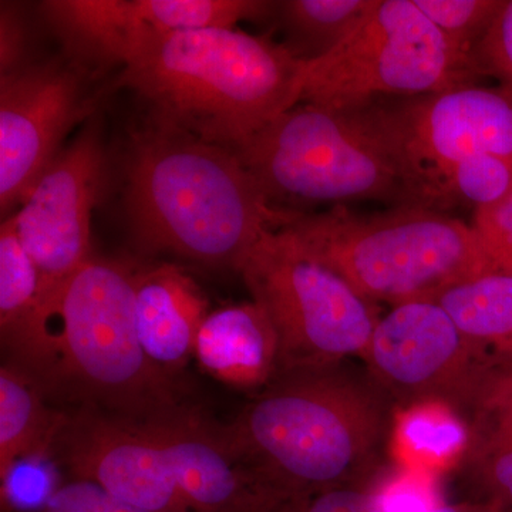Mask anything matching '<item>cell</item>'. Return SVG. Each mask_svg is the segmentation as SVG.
Instances as JSON below:
<instances>
[{
    "instance_id": "8992f818",
    "label": "cell",
    "mask_w": 512,
    "mask_h": 512,
    "mask_svg": "<svg viewBox=\"0 0 512 512\" xmlns=\"http://www.w3.org/2000/svg\"><path fill=\"white\" fill-rule=\"evenodd\" d=\"M235 153L275 210L362 201L407 205L396 161L363 106L301 101Z\"/></svg>"
},
{
    "instance_id": "f546056e",
    "label": "cell",
    "mask_w": 512,
    "mask_h": 512,
    "mask_svg": "<svg viewBox=\"0 0 512 512\" xmlns=\"http://www.w3.org/2000/svg\"><path fill=\"white\" fill-rule=\"evenodd\" d=\"M43 457L20 461L2 480V497L6 504L18 508L45 507L52 491V474L42 464Z\"/></svg>"
},
{
    "instance_id": "44dd1931",
    "label": "cell",
    "mask_w": 512,
    "mask_h": 512,
    "mask_svg": "<svg viewBox=\"0 0 512 512\" xmlns=\"http://www.w3.org/2000/svg\"><path fill=\"white\" fill-rule=\"evenodd\" d=\"M436 302L473 348L512 360V276L490 274L447 289Z\"/></svg>"
},
{
    "instance_id": "5b68a950",
    "label": "cell",
    "mask_w": 512,
    "mask_h": 512,
    "mask_svg": "<svg viewBox=\"0 0 512 512\" xmlns=\"http://www.w3.org/2000/svg\"><path fill=\"white\" fill-rule=\"evenodd\" d=\"M282 228L372 303L437 301L453 286L498 274L471 224L429 208L295 212Z\"/></svg>"
},
{
    "instance_id": "9c48e42d",
    "label": "cell",
    "mask_w": 512,
    "mask_h": 512,
    "mask_svg": "<svg viewBox=\"0 0 512 512\" xmlns=\"http://www.w3.org/2000/svg\"><path fill=\"white\" fill-rule=\"evenodd\" d=\"M406 188L407 205L439 211L441 188L467 158L512 161V92L478 84L362 104Z\"/></svg>"
},
{
    "instance_id": "e0dca14e",
    "label": "cell",
    "mask_w": 512,
    "mask_h": 512,
    "mask_svg": "<svg viewBox=\"0 0 512 512\" xmlns=\"http://www.w3.org/2000/svg\"><path fill=\"white\" fill-rule=\"evenodd\" d=\"M463 410L471 417L461 464L497 503L512 505V365L491 366Z\"/></svg>"
},
{
    "instance_id": "ac0fdd59",
    "label": "cell",
    "mask_w": 512,
    "mask_h": 512,
    "mask_svg": "<svg viewBox=\"0 0 512 512\" xmlns=\"http://www.w3.org/2000/svg\"><path fill=\"white\" fill-rule=\"evenodd\" d=\"M468 443L466 417L444 400L403 404L393 414L389 451L402 470L436 478L461 464Z\"/></svg>"
},
{
    "instance_id": "6da1fadb",
    "label": "cell",
    "mask_w": 512,
    "mask_h": 512,
    "mask_svg": "<svg viewBox=\"0 0 512 512\" xmlns=\"http://www.w3.org/2000/svg\"><path fill=\"white\" fill-rule=\"evenodd\" d=\"M309 62L285 43L237 28L138 37L119 83L151 123L235 151L301 103Z\"/></svg>"
},
{
    "instance_id": "603a6c76",
    "label": "cell",
    "mask_w": 512,
    "mask_h": 512,
    "mask_svg": "<svg viewBox=\"0 0 512 512\" xmlns=\"http://www.w3.org/2000/svg\"><path fill=\"white\" fill-rule=\"evenodd\" d=\"M42 275L26 251L13 217L0 225V330L3 346L18 356L35 319Z\"/></svg>"
},
{
    "instance_id": "d6986e66",
    "label": "cell",
    "mask_w": 512,
    "mask_h": 512,
    "mask_svg": "<svg viewBox=\"0 0 512 512\" xmlns=\"http://www.w3.org/2000/svg\"><path fill=\"white\" fill-rule=\"evenodd\" d=\"M40 10L73 55L87 62L123 66L148 30L137 19L133 0H47Z\"/></svg>"
},
{
    "instance_id": "2e32d148",
    "label": "cell",
    "mask_w": 512,
    "mask_h": 512,
    "mask_svg": "<svg viewBox=\"0 0 512 512\" xmlns=\"http://www.w3.org/2000/svg\"><path fill=\"white\" fill-rule=\"evenodd\" d=\"M194 356L212 377L242 389L265 386L279 375L275 330L255 302L208 313L198 330Z\"/></svg>"
},
{
    "instance_id": "3957f363",
    "label": "cell",
    "mask_w": 512,
    "mask_h": 512,
    "mask_svg": "<svg viewBox=\"0 0 512 512\" xmlns=\"http://www.w3.org/2000/svg\"><path fill=\"white\" fill-rule=\"evenodd\" d=\"M136 269L90 258L67 281L42 293L20 369L46 389L72 392L87 409L144 420L178 406L170 377L138 336Z\"/></svg>"
},
{
    "instance_id": "d6a6232c",
    "label": "cell",
    "mask_w": 512,
    "mask_h": 512,
    "mask_svg": "<svg viewBox=\"0 0 512 512\" xmlns=\"http://www.w3.org/2000/svg\"><path fill=\"white\" fill-rule=\"evenodd\" d=\"M433 512H485L480 510H474V508L467 507H454V505L440 504Z\"/></svg>"
},
{
    "instance_id": "f1b7e54d",
    "label": "cell",
    "mask_w": 512,
    "mask_h": 512,
    "mask_svg": "<svg viewBox=\"0 0 512 512\" xmlns=\"http://www.w3.org/2000/svg\"><path fill=\"white\" fill-rule=\"evenodd\" d=\"M478 70L512 92V0H503L493 25L474 50Z\"/></svg>"
},
{
    "instance_id": "9a60e30c",
    "label": "cell",
    "mask_w": 512,
    "mask_h": 512,
    "mask_svg": "<svg viewBox=\"0 0 512 512\" xmlns=\"http://www.w3.org/2000/svg\"><path fill=\"white\" fill-rule=\"evenodd\" d=\"M134 309L144 352L164 372L194 355L198 330L210 313L197 282L171 264L136 269Z\"/></svg>"
},
{
    "instance_id": "4dcf8cb0",
    "label": "cell",
    "mask_w": 512,
    "mask_h": 512,
    "mask_svg": "<svg viewBox=\"0 0 512 512\" xmlns=\"http://www.w3.org/2000/svg\"><path fill=\"white\" fill-rule=\"evenodd\" d=\"M43 512H147L111 497L96 484L74 480L57 488Z\"/></svg>"
},
{
    "instance_id": "4316f807",
    "label": "cell",
    "mask_w": 512,
    "mask_h": 512,
    "mask_svg": "<svg viewBox=\"0 0 512 512\" xmlns=\"http://www.w3.org/2000/svg\"><path fill=\"white\" fill-rule=\"evenodd\" d=\"M266 512H390L377 488L356 485L286 498Z\"/></svg>"
},
{
    "instance_id": "30bf717a",
    "label": "cell",
    "mask_w": 512,
    "mask_h": 512,
    "mask_svg": "<svg viewBox=\"0 0 512 512\" xmlns=\"http://www.w3.org/2000/svg\"><path fill=\"white\" fill-rule=\"evenodd\" d=\"M74 64L29 63L0 76V208L20 207L63 150L70 131L96 106Z\"/></svg>"
},
{
    "instance_id": "5bb4252c",
    "label": "cell",
    "mask_w": 512,
    "mask_h": 512,
    "mask_svg": "<svg viewBox=\"0 0 512 512\" xmlns=\"http://www.w3.org/2000/svg\"><path fill=\"white\" fill-rule=\"evenodd\" d=\"M141 421L192 511L266 512L285 500L239 456L225 427L181 406Z\"/></svg>"
},
{
    "instance_id": "ba28073f",
    "label": "cell",
    "mask_w": 512,
    "mask_h": 512,
    "mask_svg": "<svg viewBox=\"0 0 512 512\" xmlns=\"http://www.w3.org/2000/svg\"><path fill=\"white\" fill-rule=\"evenodd\" d=\"M483 74L417 8L414 0H377L336 49L309 62L303 103L360 106L477 84Z\"/></svg>"
},
{
    "instance_id": "7a4b0ae2",
    "label": "cell",
    "mask_w": 512,
    "mask_h": 512,
    "mask_svg": "<svg viewBox=\"0 0 512 512\" xmlns=\"http://www.w3.org/2000/svg\"><path fill=\"white\" fill-rule=\"evenodd\" d=\"M124 204L138 247L239 271L275 210L235 151L151 123L133 138Z\"/></svg>"
},
{
    "instance_id": "277c9868",
    "label": "cell",
    "mask_w": 512,
    "mask_h": 512,
    "mask_svg": "<svg viewBox=\"0 0 512 512\" xmlns=\"http://www.w3.org/2000/svg\"><path fill=\"white\" fill-rule=\"evenodd\" d=\"M225 430L286 500L359 483L375 466L387 420L366 387L330 367L279 375Z\"/></svg>"
},
{
    "instance_id": "484cf974",
    "label": "cell",
    "mask_w": 512,
    "mask_h": 512,
    "mask_svg": "<svg viewBox=\"0 0 512 512\" xmlns=\"http://www.w3.org/2000/svg\"><path fill=\"white\" fill-rule=\"evenodd\" d=\"M414 3L448 42L474 56L503 0H414Z\"/></svg>"
},
{
    "instance_id": "7402d4cb",
    "label": "cell",
    "mask_w": 512,
    "mask_h": 512,
    "mask_svg": "<svg viewBox=\"0 0 512 512\" xmlns=\"http://www.w3.org/2000/svg\"><path fill=\"white\" fill-rule=\"evenodd\" d=\"M377 0H286L276 3L296 56L313 62L336 49L375 8Z\"/></svg>"
},
{
    "instance_id": "d4e9b609",
    "label": "cell",
    "mask_w": 512,
    "mask_h": 512,
    "mask_svg": "<svg viewBox=\"0 0 512 512\" xmlns=\"http://www.w3.org/2000/svg\"><path fill=\"white\" fill-rule=\"evenodd\" d=\"M512 194V161L480 154L457 165L441 188L439 211L471 205L474 211L493 207Z\"/></svg>"
},
{
    "instance_id": "cb8c5ba5",
    "label": "cell",
    "mask_w": 512,
    "mask_h": 512,
    "mask_svg": "<svg viewBox=\"0 0 512 512\" xmlns=\"http://www.w3.org/2000/svg\"><path fill=\"white\" fill-rule=\"evenodd\" d=\"M133 5L141 25L156 33L237 28L275 8L261 0H133Z\"/></svg>"
},
{
    "instance_id": "8fae6325",
    "label": "cell",
    "mask_w": 512,
    "mask_h": 512,
    "mask_svg": "<svg viewBox=\"0 0 512 512\" xmlns=\"http://www.w3.org/2000/svg\"><path fill=\"white\" fill-rule=\"evenodd\" d=\"M362 359L403 404L439 399L460 412L495 365L467 342L436 301L393 306L377 322Z\"/></svg>"
},
{
    "instance_id": "4fadbf2b",
    "label": "cell",
    "mask_w": 512,
    "mask_h": 512,
    "mask_svg": "<svg viewBox=\"0 0 512 512\" xmlns=\"http://www.w3.org/2000/svg\"><path fill=\"white\" fill-rule=\"evenodd\" d=\"M74 480L147 512H194L143 421L82 407L53 444Z\"/></svg>"
},
{
    "instance_id": "7c38bea8",
    "label": "cell",
    "mask_w": 512,
    "mask_h": 512,
    "mask_svg": "<svg viewBox=\"0 0 512 512\" xmlns=\"http://www.w3.org/2000/svg\"><path fill=\"white\" fill-rule=\"evenodd\" d=\"M106 171L100 130L90 123L60 151L12 215L42 275V293L62 285L92 258V214Z\"/></svg>"
},
{
    "instance_id": "52a82bcc",
    "label": "cell",
    "mask_w": 512,
    "mask_h": 512,
    "mask_svg": "<svg viewBox=\"0 0 512 512\" xmlns=\"http://www.w3.org/2000/svg\"><path fill=\"white\" fill-rule=\"evenodd\" d=\"M242 278L278 340L279 375L330 369L365 355L379 315L289 229H268L242 262ZM278 375V376H279Z\"/></svg>"
},
{
    "instance_id": "83f0119b",
    "label": "cell",
    "mask_w": 512,
    "mask_h": 512,
    "mask_svg": "<svg viewBox=\"0 0 512 512\" xmlns=\"http://www.w3.org/2000/svg\"><path fill=\"white\" fill-rule=\"evenodd\" d=\"M471 227L495 271L512 276V194L493 207L474 211Z\"/></svg>"
},
{
    "instance_id": "1f68e13d",
    "label": "cell",
    "mask_w": 512,
    "mask_h": 512,
    "mask_svg": "<svg viewBox=\"0 0 512 512\" xmlns=\"http://www.w3.org/2000/svg\"><path fill=\"white\" fill-rule=\"evenodd\" d=\"M29 30L18 6L2 2L0 8V73L25 67L28 62Z\"/></svg>"
},
{
    "instance_id": "ffe728a7",
    "label": "cell",
    "mask_w": 512,
    "mask_h": 512,
    "mask_svg": "<svg viewBox=\"0 0 512 512\" xmlns=\"http://www.w3.org/2000/svg\"><path fill=\"white\" fill-rule=\"evenodd\" d=\"M67 416L46 406L43 387L18 366L0 369V480L20 461L45 457Z\"/></svg>"
}]
</instances>
